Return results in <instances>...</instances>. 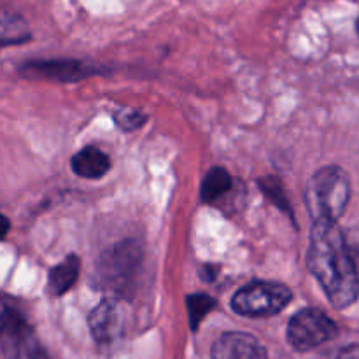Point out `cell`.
I'll use <instances>...</instances> for the list:
<instances>
[{"instance_id":"8","label":"cell","mask_w":359,"mask_h":359,"mask_svg":"<svg viewBox=\"0 0 359 359\" xmlns=\"http://www.w3.org/2000/svg\"><path fill=\"white\" fill-rule=\"evenodd\" d=\"M70 168L79 177L97 181L111 170V158L98 147L86 146L74 154L70 160Z\"/></svg>"},{"instance_id":"14","label":"cell","mask_w":359,"mask_h":359,"mask_svg":"<svg viewBox=\"0 0 359 359\" xmlns=\"http://www.w3.org/2000/svg\"><path fill=\"white\" fill-rule=\"evenodd\" d=\"M186 304H188V314H189V323H191V330H198L200 323L203 321V318H205V316L216 307V300L210 298L209 294L205 293L189 294Z\"/></svg>"},{"instance_id":"3","label":"cell","mask_w":359,"mask_h":359,"mask_svg":"<svg viewBox=\"0 0 359 359\" xmlns=\"http://www.w3.org/2000/svg\"><path fill=\"white\" fill-rule=\"evenodd\" d=\"M293 300L287 286L266 280H252L231 298V309L244 318H270L279 314Z\"/></svg>"},{"instance_id":"18","label":"cell","mask_w":359,"mask_h":359,"mask_svg":"<svg viewBox=\"0 0 359 359\" xmlns=\"http://www.w3.org/2000/svg\"><path fill=\"white\" fill-rule=\"evenodd\" d=\"M203 270H207V273H202V277L205 279V283H214V279H216L219 269H217L216 265H205V269Z\"/></svg>"},{"instance_id":"12","label":"cell","mask_w":359,"mask_h":359,"mask_svg":"<svg viewBox=\"0 0 359 359\" xmlns=\"http://www.w3.org/2000/svg\"><path fill=\"white\" fill-rule=\"evenodd\" d=\"M233 186V179H231L230 172L223 167H214L210 168L205 174L202 181V188H200V196L202 202L210 203L216 202L223 195H226Z\"/></svg>"},{"instance_id":"16","label":"cell","mask_w":359,"mask_h":359,"mask_svg":"<svg viewBox=\"0 0 359 359\" xmlns=\"http://www.w3.org/2000/svg\"><path fill=\"white\" fill-rule=\"evenodd\" d=\"M147 116L142 114L140 111H130V109H123V111L114 112V121L125 132H133V130L140 128L146 123Z\"/></svg>"},{"instance_id":"2","label":"cell","mask_w":359,"mask_h":359,"mask_svg":"<svg viewBox=\"0 0 359 359\" xmlns=\"http://www.w3.org/2000/svg\"><path fill=\"white\" fill-rule=\"evenodd\" d=\"M351 200V181L346 170L335 165L319 168L305 188V203L314 223L337 221Z\"/></svg>"},{"instance_id":"10","label":"cell","mask_w":359,"mask_h":359,"mask_svg":"<svg viewBox=\"0 0 359 359\" xmlns=\"http://www.w3.org/2000/svg\"><path fill=\"white\" fill-rule=\"evenodd\" d=\"M81 262L76 255L67 256L63 262L55 265L49 272L48 277V291L51 297L60 298L76 284L77 276H79Z\"/></svg>"},{"instance_id":"19","label":"cell","mask_w":359,"mask_h":359,"mask_svg":"<svg viewBox=\"0 0 359 359\" xmlns=\"http://www.w3.org/2000/svg\"><path fill=\"white\" fill-rule=\"evenodd\" d=\"M356 30H358V35H359V18H358V21H356Z\"/></svg>"},{"instance_id":"9","label":"cell","mask_w":359,"mask_h":359,"mask_svg":"<svg viewBox=\"0 0 359 359\" xmlns=\"http://www.w3.org/2000/svg\"><path fill=\"white\" fill-rule=\"evenodd\" d=\"M88 323H90L91 335L98 344H107L114 340L119 332V316L116 305L111 300H102L91 311Z\"/></svg>"},{"instance_id":"5","label":"cell","mask_w":359,"mask_h":359,"mask_svg":"<svg viewBox=\"0 0 359 359\" xmlns=\"http://www.w3.org/2000/svg\"><path fill=\"white\" fill-rule=\"evenodd\" d=\"M339 328L326 312L319 309H302L287 325V342L300 353L316 349L333 340Z\"/></svg>"},{"instance_id":"17","label":"cell","mask_w":359,"mask_h":359,"mask_svg":"<svg viewBox=\"0 0 359 359\" xmlns=\"http://www.w3.org/2000/svg\"><path fill=\"white\" fill-rule=\"evenodd\" d=\"M337 359H359V344L344 347V349L340 351L339 358Z\"/></svg>"},{"instance_id":"4","label":"cell","mask_w":359,"mask_h":359,"mask_svg":"<svg viewBox=\"0 0 359 359\" xmlns=\"http://www.w3.org/2000/svg\"><path fill=\"white\" fill-rule=\"evenodd\" d=\"M140 262H142V249L135 241H123L105 251L97 266L102 287L125 294L135 280Z\"/></svg>"},{"instance_id":"15","label":"cell","mask_w":359,"mask_h":359,"mask_svg":"<svg viewBox=\"0 0 359 359\" xmlns=\"http://www.w3.org/2000/svg\"><path fill=\"white\" fill-rule=\"evenodd\" d=\"M259 188L263 189L265 196H269V198L272 200V202L276 203L280 210L291 214V207H290V203H287L286 195H284L283 186H280V182L277 181V179H273V177L262 179V181H259Z\"/></svg>"},{"instance_id":"11","label":"cell","mask_w":359,"mask_h":359,"mask_svg":"<svg viewBox=\"0 0 359 359\" xmlns=\"http://www.w3.org/2000/svg\"><path fill=\"white\" fill-rule=\"evenodd\" d=\"M25 69L30 72H39L44 77H53V79L60 81H74L81 79V77L88 76L93 72L95 69L88 67L86 63L81 62H37V63H28Z\"/></svg>"},{"instance_id":"13","label":"cell","mask_w":359,"mask_h":359,"mask_svg":"<svg viewBox=\"0 0 359 359\" xmlns=\"http://www.w3.org/2000/svg\"><path fill=\"white\" fill-rule=\"evenodd\" d=\"M30 37L25 21L11 13H2V44H21Z\"/></svg>"},{"instance_id":"7","label":"cell","mask_w":359,"mask_h":359,"mask_svg":"<svg viewBox=\"0 0 359 359\" xmlns=\"http://www.w3.org/2000/svg\"><path fill=\"white\" fill-rule=\"evenodd\" d=\"M212 359H269L266 349L249 333L230 332L221 335L210 351Z\"/></svg>"},{"instance_id":"6","label":"cell","mask_w":359,"mask_h":359,"mask_svg":"<svg viewBox=\"0 0 359 359\" xmlns=\"http://www.w3.org/2000/svg\"><path fill=\"white\" fill-rule=\"evenodd\" d=\"M2 347L9 359H49L20 311L4 302Z\"/></svg>"},{"instance_id":"1","label":"cell","mask_w":359,"mask_h":359,"mask_svg":"<svg viewBox=\"0 0 359 359\" xmlns=\"http://www.w3.org/2000/svg\"><path fill=\"white\" fill-rule=\"evenodd\" d=\"M307 265L335 309L349 307L359 298L356 263L349 242L337 223L321 221L312 224Z\"/></svg>"}]
</instances>
